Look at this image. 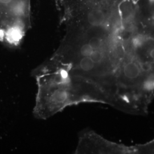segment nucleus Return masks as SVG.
<instances>
[{
	"instance_id": "nucleus-7",
	"label": "nucleus",
	"mask_w": 154,
	"mask_h": 154,
	"mask_svg": "<svg viewBox=\"0 0 154 154\" xmlns=\"http://www.w3.org/2000/svg\"><path fill=\"white\" fill-rule=\"evenodd\" d=\"M153 20H154V16H153Z\"/></svg>"
},
{
	"instance_id": "nucleus-8",
	"label": "nucleus",
	"mask_w": 154,
	"mask_h": 154,
	"mask_svg": "<svg viewBox=\"0 0 154 154\" xmlns=\"http://www.w3.org/2000/svg\"><path fill=\"white\" fill-rule=\"evenodd\" d=\"M150 1H154V0H150Z\"/></svg>"
},
{
	"instance_id": "nucleus-2",
	"label": "nucleus",
	"mask_w": 154,
	"mask_h": 154,
	"mask_svg": "<svg viewBox=\"0 0 154 154\" xmlns=\"http://www.w3.org/2000/svg\"><path fill=\"white\" fill-rule=\"evenodd\" d=\"M89 58L93 62L95 65L100 63L103 61L105 58V53L103 50H93Z\"/></svg>"
},
{
	"instance_id": "nucleus-4",
	"label": "nucleus",
	"mask_w": 154,
	"mask_h": 154,
	"mask_svg": "<svg viewBox=\"0 0 154 154\" xmlns=\"http://www.w3.org/2000/svg\"><path fill=\"white\" fill-rule=\"evenodd\" d=\"M143 88L147 91H152L154 90V78L148 79L144 84Z\"/></svg>"
},
{
	"instance_id": "nucleus-1",
	"label": "nucleus",
	"mask_w": 154,
	"mask_h": 154,
	"mask_svg": "<svg viewBox=\"0 0 154 154\" xmlns=\"http://www.w3.org/2000/svg\"><path fill=\"white\" fill-rule=\"evenodd\" d=\"M123 71L126 78L130 79H134L137 78L140 75L141 69L138 64L131 62L124 66Z\"/></svg>"
},
{
	"instance_id": "nucleus-5",
	"label": "nucleus",
	"mask_w": 154,
	"mask_h": 154,
	"mask_svg": "<svg viewBox=\"0 0 154 154\" xmlns=\"http://www.w3.org/2000/svg\"><path fill=\"white\" fill-rule=\"evenodd\" d=\"M139 66L141 70L143 72H149L151 70V65L147 63H141Z\"/></svg>"
},
{
	"instance_id": "nucleus-6",
	"label": "nucleus",
	"mask_w": 154,
	"mask_h": 154,
	"mask_svg": "<svg viewBox=\"0 0 154 154\" xmlns=\"http://www.w3.org/2000/svg\"><path fill=\"white\" fill-rule=\"evenodd\" d=\"M149 55H150L151 58H152L153 60H154V48L150 51Z\"/></svg>"
},
{
	"instance_id": "nucleus-3",
	"label": "nucleus",
	"mask_w": 154,
	"mask_h": 154,
	"mask_svg": "<svg viewBox=\"0 0 154 154\" xmlns=\"http://www.w3.org/2000/svg\"><path fill=\"white\" fill-rule=\"evenodd\" d=\"M146 41V38L142 35H138L132 39V44L135 48H139Z\"/></svg>"
}]
</instances>
